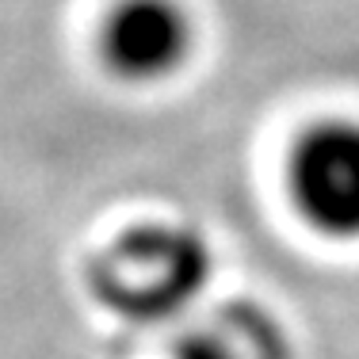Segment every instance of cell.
Segmentation results:
<instances>
[{
    "mask_svg": "<svg viewBox=\"0 0 359 359\" xmlns=\"http://www.w3.org/2000/svg\"><path fill=\"white\" fill-rule=\"evenodd\" d=\"M287 344L268 318L252 310H226L195 325L176 344L172 359H283Z\"/></svg>",
    "mask_w": 359,
    "mask_h": 359,
    "instance_id": "277c9868",
    "label": "cell"
},
{
    "mask_svg": "<svg viewBox=\"0 0 359 359\" xmlns=\"http://www.w3.org/2000/svg\"><path fill=\"white\" fill-rule=\"evenodd\" d=\"M287 191L310 229L359 241V118H321L294 142Z\"/></svg>",
    "mask_w": 359,
    "mask_h": 359,
    "instance_id": "7a4b0ae2",
    "label": "cell"
},
{
    "mask_svg": "<svg viewBox=\"0 0 359 359\" xmlns=\"http://www.w3.org/2000/svg\"><path fill=\"white\" fill-rule=\"evenodd\" d=\"M210 279V249L191 226L149 222L123 233L96 264V298L142 325L172 321Z\"/></svg>",
    "mask_w": 359,
    "mask_h": 359,
    "instance_id": "6da1fadb",
    "label": "cell"
},
{
    "mask_svg": "<svg viewBox=\"0 0 359 359\" xmlns=\"http://www.w3.org/2000/svg\"><path fill=\"white\" fill-rule=\"evenodd\" d=\"M100 62L123 84H161L195 54V20L184 0H115L96 35Z\"/></svg>",
    "mask_w": 359,
    "mask_h": 359,
    "instance_id": "3957f363",
    "label": "cell"
}]
</instances>
